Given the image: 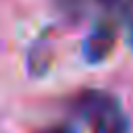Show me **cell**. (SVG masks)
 Wrapping results in <instances>:
<instances>
[{"label": "cell", "instance_id": "cell-1", "mask_svg": "<svg viewBox=\"0 0 133 133\" xmlns=\"http://www.w3.org/2000/svg\"><path fill=\"white\" fill-rule=\"evenodd\" d=\"M73 110L89 123L94 133H129L118 100L102 89H83L73 100Z\"/></svg>", "mask_w": 133, "mask_h": 133}, {"label": "cell", "instance_id": "cell-2", "mask_svg": "<svg viewBox=\"0 0 133 133\" xmlns=\"http://www.w3.org/2000/svg\"><path fill=\"white\" fill-rule=\"evenodd\" d=\"M112 48H114V31L108 27H100L83 42V56L89 62H100L112 52Z\"/></svg>", "mask_w": 133, "mask_h": 133}, {"label": "cell", "instance_id": "cell-3", "mask_svg": "<svg viewBox=\"0 0 133 133\" xmlns=\"http://www.w3.org/2000/svg\"><path fill=\"white\" fill-rule=\"evenodd\" d=\"M98 2L108 10H125V4H129V0H98Z\"/></svg>", "mask_w": 133, "mask_h": 133}, {"label": "cell", "instance_id": "cell-4", "mask_svg": "<svg viewBox=\"0 0 133 133\" xmlns=\"http://www.w3.org/2000/svg\"><path fill=\"white\" fill-rule=\"evenodd\" d=\"M42 133H75V129H73V127H66V125H56V127L44 129Z\"/></svg>", "mask_w": 133, "mask_h": 133}]
</instances>
